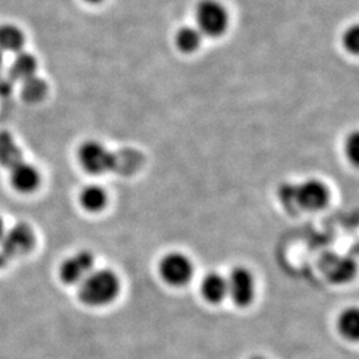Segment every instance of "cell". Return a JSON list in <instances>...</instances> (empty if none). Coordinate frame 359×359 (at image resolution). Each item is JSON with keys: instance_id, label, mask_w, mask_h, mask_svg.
I'll use <instances>...</instances> for the list:
<instances>
[{"instance_id": "d4e9b609", "label": "cell", "mask_w": 359, "mask_h": 359, "mask_svg": "<svg viewBox=\"0 0 359 359\" xmlns=\"http://www.w3.org/2000/svg\"><path fill=\"white\" fill-rule=\"evenodd\" d=\"M1 65H3V53L0 52V67H1Z\"/></svg>"}, {"instance_id": "e0dca14e", "label": "cell", "mask_w": 359, "mask_h": 359, "mask_svg": "<svg viewBox=\"0 0 359 359\" xmlns=\"http://www.w3.org/2000/svg\"><path fill=\"white\" fill-rule=\"evenodd\" d=\"M176 46L180 51L191 53L201 46L203 35L196 27H182L176 34Z\"/></svg>"}, {"instance_id": "52a82bcc", "label": "cell", "mask_w": 359, "mask_h": 359, "mask_svg": "<svg viewBox=\"0 0 359 359\" xmlns=\"http://www.w3.org/2000/svg\"><path fill=\"white\" fill-rule=\"evenodd\" d=\"M158 270L165 283L172 286H182L192 278V261L182 253L172 252L163 257Z\"/></svg>"}, {"instance_id": "6da1fadb", "label": "cell", "mask_w": 359, "mask_h": 359, "mask_svg": "<svg viewBox=\"0 0 359 359\" xmlns=\"http://www.w3.org/2000/svg\"><path fill=\"white\" fill-rule=\"evenodd\" d=\"M120 290V281L112 270H92L79 283V299L87 306H105L115 299Z\"/></svg>"}, {"instance_id": "5b68a950", "label": "cell", "mask_w": 359, "mask_h": 359, "mask_svg": "<svg viewBox=\"0 0 359 359\" xmlns=\"http://www.w3.org/2000/svg\"><path fill=\"white\" fill-rule=\"evenodd\" d=\"M295 209L321 210L329 203V189L321 180L309 179L294 185Z\"/></svg>"}, {"instance_id": "cb8c5ba5", "label": "cell", "mask_w": 359, "mask_h": 359, "mask_svg": "<svg viewBox=\"0 0 359 359\" xmlns=\"http://www.w3.org/2000/svg\"><path fill=\"white\" fill-rule=\"evenodd\" d=\"M84 1H87V3H90V4H96V3H100L102 0H84Z\"/></svg>"}, {"instance_id": "603a6c76", "label": "cell", "mask_w": 359, "mask_h": 359, "mask_svg": "<svg viewBox=\"0 0 359 359\" xmlns=\"http://www.w3.org/2000/svg\"><path fill=\"white\" fill-rule=\"evenodd\" d=\"M4 231H6V228H4V222H3V219H1V217H0V240H1L3 234H4Z\"/></svg>"}, {"instance_id": "3957f363", "label": "cell", "mask_w": 359, "mask_h": 359, "mask_svg": "<svg viewBox=\"0 0 359 359\" xmlns=\"http://www.w3.org/2000/svg\"><path fill=\"white\" fill-rule=\"evenodd\" d=\"M196 23L203 36L218 38L226 31L229 18L225 7L217 0H201L196 7Z\"/></svg>"}, {"instance_id": "7c38bea8", "label": "cell", "mask_w": 359, "mask_h": 359, "mask_svg": "<svg viewBox=\"0 0 359 359\" xmlns=\"http://www.w3.org/2000/svg\"><path fill=\"white\" fill-rule=\"evenodd\" d=\"M36 69H38L36 57L28 52L20 51L16 53L11 63L8 76L11 77L13 81H23L26 79L35 76Z\"/></svg>"}, {"instance_id": "277c9868", "label": "cell", "mask_w": 359, "mask_h": 359, "mask_svg": "<svg viewBox=\"0 0 359 359\" xmlns=\"http://www.w3.org/2000/svg\"><path fill=\"white\" fill-rule=\"evenodd\" d=\"M35 241L32 226L27 222H18L4 231L0 240V252L7 258L25 256L32 250Z\"/></svg>"}, {"instance_id": "d6986e66", "label": "cell", "mask_w": 359, "mask_h": 359, "mask_svg": "<svg viewBox=\"0 0 359 359\" xmlns=\"http://www.w3.org/2000/svg\"><path fill=\"white\" fill-rule=\"evenodd\" d=\"M344 43L347 51L357 53L359 50V28L357 26L348 28L344 36Z\"/></svg>"}, {"instance_id": "9a60e30c", "label": "cell", "mask_w": 359, "mask_h": 359, "mask_svg": "<svg viewBox=\"0 0 359 359\" xmlns=\"http://www.w3.org/2000/svg\"><path fill=\"white\" fill-rule=\"evenodd\" d=\"M26 43L25 34L19 27L13 25L0 26V52H13L19 53L23 51Z\"/></svg>"}, {"instance_id": "8992f818", "label": "cell", "mask_w": 359, "mask_h": 359, "mask_svg": "<svg viewBox=\"0 0 359 359\" xmlns=\"http://www.w3.org/2000/svg\"><path fill=\"white\" fill-rule=\"evenodd\" d=\"M228 283V295H231L233 302L240 306H249L256 294V283L255 277L244 266H237L231 270L229 277L226 278Z\"/></svg>"}, {"instance_id": "ffe728a7", "label": "cell", "mask_w": 359, "mask_h": 359, "mask_svg": "<svg viewBox=\"0 0 359 359\" xmlns=\"http://www.w3.org/2000/svg\"><path fill=\"white\" fill-rule=\"evenodd\" d=\"M346 154L347 157L357 164L359 157V136L357 132H354L346 142Z\"/></svg>"}, {"instance_id": "7402d4cb", "label": "cell", "mask_w": 359, "mask_h": 359, "mask_svg": "<svg viewBox=\"0 0 359 359\" xmlns=\"http://www.w3.org/2000/svg\"><path fill=\"white\" fill-rule=\"evenodd\" d=\"M7 264V257L4 256L1 252H0V269Z\"/></svg>"}, {"instance_id": "ba28073f", "label": "cell", "mask_w": 359, "mask_h": 359, "mask_svg": "<svg viewBox=\"0 0 359 359\" xmlns=\"http://www.w3.org/2000/svg\"><path fill=\"white\" fill-rule=\"evenodd\" d=\"M93 255L88 250H80L62 262L59 277L67 285H79L93 270Z\"/></svg>"}, {"instance_id": "44dd1931", "label": "cell", "mask_w": 359, "mask_h": 359, "mask_svg": "<svg viewBox=\"0 0 359 359\" xmlns=\"http://www.w3.org/2000/svg\"><path fill=\"white\" fill-rule=\"evenodd\" d=\"M13 90V80L11 77L0 76V96H8Z\"/></svg>"}, {"instance_id": "ac0fdd59", "label": "cell", "mask_w": 359, "mask_h": 359, "mask_svg": "<svg viewBox=\"0 0 359 359\" xmlns=\"http://www.w3.org/2000/svg\"><path fill=\"white\" fill-rule=\"evenodd\" d=\"M338 329L347 339H358L359 337V311L355 308L346 309L339 320Z\"/></svg>"}, {"instance_id": "5bb4252c", "label": "cell", "mask_w": 359, "mask_h": 359, "mask_svg": "<svg viewBox=\"0 0 359 359\" xmlns=\"http://www.w3.org/2000/svg\"><path fill=\"white\" fill-rule=\"evenodd\" d=\"M79 201L84 210L90 213H97L102 212L107 205L108 194L100 185H87L79 194Z\"/></svg>"}, {"instance_id": "7a4b0ae2", "label": "cell", "mask_w": 359, "mask_h": 359, "mask_svg": "<svg viewBox=\"0 0 359 359\" xmlns=\"http://www.w3.org/2000/svg\"><path fill=\"white\" fill-rule=\"evenodd\" d=\"M77 160L81 168L92 175L108 173L117 165V156L97 140L81 142L77 149Z\"/></svg>"}, {"instance_id": "4fadbf2b", "label": "cell", "mask_w": 359, "mask_h": 359, "mask_svg": "<svg viewBox=\"0 0 359 359\" xmlns=\"http://www.w3.org/2000/svg\"><path fill=\"white\" fill-rule=\"evenodd\" d=\"M23 161V152L8 130H0V165L11 169Z\"/></svg>"}, {"instance_id": "30bf717a", "label": "cell", "mask_w": 359, "mask_h": 359, "mask_svg": "<svg viewBox=\"0 0 359 359\" xmlns=\"http://www.w3.org/2000/svg\"><path fill=\"white\" fill-rule=\"evenodd\" d=\"M10 170V182L16 192L27 194L38 189L41 181L38 168L26 161H20Z\"/></svg>"}, {"instance_id": "9c48e42d", "label": "cell", "mask_w": 359, "mask_h": 359, "mask_svg": "<svg viewBox=\"0 0 359 359\" xmlns=\"http://www.w3.org/2000/svg\"><path fill=\"white\" fill-rule=\"evenodd\" d=\"M321 269L332 283H345L355 276L357 265L351 258L332 253L322 259Z\"/></svg>"}, {"instance_id": "8fae6325", "label": "cell", "mask_w": 359, "mask_h": 359, "mask_svg": "<svg viewBox=\"0 0 359 359\" xmlns=\"http://www.w3.org/2000/svg\"><path fill=\"white\" fill-rule=\"evenodd\" d=\"M201 293L208 302L219 304L228 295L226 278L218 273H208L201 283Z\"/></svg>"}, {"instance_id": "484cf974", "label": "cell", "mask_w": 359, "mask_h": 359, "mask_svg": "<svg viewBox=\"0 0 359 359\" xmlns=\"http://www.w3.org/2000/svg\"><path fill=\"white\" fill-rule=\"evenodd\" d=\"M252 359H266V358H264V357H255V358H252Z\"/></svg>"}, {"instance_id": "2e32d148", "label": "cell", "mask_w": 359, "mask_h": 359, "mask_svg": "<svg viewBox=\"0 0 359 359\" xmlns=\"http://www.w3.org/2000/svg\"><path fill=\"white\" fill-rule=\"evenodd\" d=\"M47 92H48L47 83L36 75L22 81L20 93L26 103L35 104L41 102L46 97Z\"/></svg>"}]
</instances>
